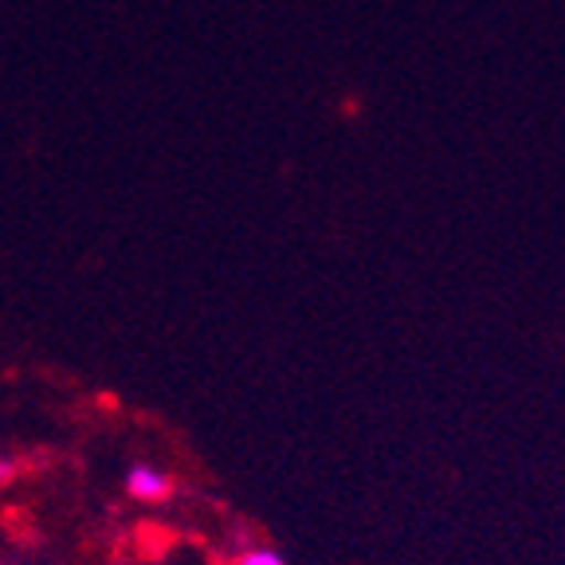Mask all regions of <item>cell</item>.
I'll use <instances>...</instances> for the list:
<instances>
[{
	"label": "cell",
	"mask_w": 565,
	"mask_h": 565,
	"mask_svg": "<svg viewBox=\"0 0 565 565\" xmlns=\"http://www.w3.org/2000/svg\"><path fill=\"white\" fill-rule=\"evenodd\" d=\"M12 476H17V463H12V459H9V456H0V487L9 483V479H12Z\"/></svg>",
	"instance_id": "3957f363"
},
{
	"label": "cell",
	"mask_w": 565,
	"mask_h": 565,
	"mask_svg": "<svg viewBox=\"0 0 565 565\" xmlns=\"http://www.w3.org/2000/svg\"><path fill=\"white\" fill-rule=\"evenodd\" d=\"M221 565H287V562H282V557L275 554V550L256 546V550H239V554L224 557Z\"/></svg>",
	"instance_id": "7a4b0ae2"
},
{
	"label": "cell",
	"mask_w": 565,
	"mask_h": 565,
	"mask_svg": "<svg viewBox=\"0 0 565 565\" xmlns=\"http://www.w3.org/2000/svg\"><path fill=\"white\" fill-rule=\"evenodd\" d=\"M126 491L138 499V503H166L169 494H173V479L166 471L150 468V463H134L126 471Z\"/></svg>",
	"instance_id": "6da1fadb"
}]
</instances>
